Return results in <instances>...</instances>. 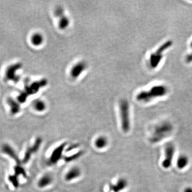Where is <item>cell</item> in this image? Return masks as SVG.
Wrapping results in <instances>:
<instances>
[{"mask_svg":"<svg viewBox=\"0 0 192 192\" xmlns=\"http://www.w3.org/2000/svg\"><path fill=\"white\" fill-rule=\"evenodd\" d=\"M174 127L169 122H162L155 126L150 134L149 141L152 144L160 143L172 134Z\"/></svg>","mask_w":192,"mask_h":192,"instance_id":"cell-1","label":"cell"},{"mask_svg":"<svg viewBox=\"0 0 192 192\" xmlns=\"http://www.w3.org/2000/svg\"><path fill=\"white\" fill-rule=\"evenodd\" d=\"M168 88L164 85H154L149 90L142 91L136 96V99L143 103L150 102L154 99L160 98L168 93Z\"/></svg>","mask_w":192,"mask_h":192,"instance_id":"cell-2","label":"cell"},{"mask_svg":"<svg viewBox=\"0 0 192 192\" xmlns=\"http://www.w3.org/2000/svg\"><path fill=\"white\" fill-rule=\"evenodd\" d=\"M119 113L121 129L123 132L128 133L131 128L130 107L127 100L122 99L119 103Z\"/></svg>","mask_w":192,"mask_h":192,"instance_id":"cell-3","label":"cell"},{"mask_svg":"<svg viewBox=\"0 0 192 192\" xmlns=\"http://www.w3.org/2000/svg\"><path fill=\"white\" fill-rule=\"evenodd\" d=\"M172 45V42L171 41H167L159 46L154 53L150 54L149 58V63L151 68L155 69L159 65V63L163 59V53L170 48Z\"/></svg>","mask_w":192,"mask_h":192,"instance_id":"cell-4","label":"cell"},{"mask_svg":"<svg viewBox=\"0 0 192 192\" xmlns=\"http://www.w3.org/2000/svg\"><path fill=\"white\" fill-rule=\"evenodd\" d=\"M176 146L172 143H168L164 147V157L162 161L161 165L164 169H169L172 167L174 163L175 154Z\"/></svg>","mask_w":192,"mask_h":192,"instance_id":"cell-5","label":"cell"},{"mask_svg":"<svg viewBox=\"0 0 192 192\" xmlns=\"http://www.w3.org/2000/svg\"><path fill=\"white\" fill-rule=\"evenodd\" d=\"M67 144V143H63L53 149L48 161V164L49 165H55L62 159Z\"/></svg>","mask_w":192,"mask_h":192,"instance_id":"cell-6","label":"cell"},{"mask_svg":"<svg viewBox=\"0 0 192 192\" xmlns=\"http://www.w3.org/2000/svg\"><path fill=\"white\" fill-rule=\"evenodd\" d=\"M54 15L58 18V26L61 29H65L70 24L69 18L65 14L64 10L62 7H57L54 10Z\"/></svg>","mask_w":192,"mask_h":192,"instance_id":"cell-7","label":"cell"},{"mask_svg":"<svg viewBox=\"0 0 192 192\" xmlns=\"http://www.w3.org/2000/svg\"><path fill=\"white\" fill-rule=\"evenodd\" d=\"M42 143V138L41 137L36 138L34 143L33 144L32 146L28 147L26 150L24 158L22 160V163H27V162H28L32 156L39 150Z\"/></svg>","mask_w":192,"mask_h":192,"instance_id":"cell-8","label":"cell"},{"mask_svg":"<svg viewBox=\"0 0 192 192\" xmlns=\"http://www.w3.org/2000/svg\"><path fill=\"white\" fill-rule=\"evenodd\" d=\"M128 186V181L125 178L121 177L116 182L109 185V190L111 192H121Z\"/></svg>","mask_w":192,"mask_h":192,"instance_id":"cell-9","label":"cell"},{"mask_svg":"<svg viewBox=\"0 0 192 192\" xmlns=\"http://www.w3.org/2000/svg\"><path fill=\"white\" fill-rule=\"evenodd\" d=\"M2 152L7 155L16 162V165H22V161L17 154L15 149L8 144H4L1 147Z\"/></svg>","mask_w":192,"mask_h":192,"instance_id":"cell-10","label":"cell"},{"mask_svg":"<svg viewBox=\"0 0 192 192\" xmlns=\"http://www.w3.org/2000/svg\"><path fill=\"white\" fill-rule=\"evenodd\" d=\"M87 67V64L85 63V62L83 61L78 62L72 68L70 72L71 76L73 78H78V76H80V75L85 71Z\"/></svg>","mask_w":192,"mask_h":192,"instance_id":"cell-11","label":"cell"},{"mask_svg":"<svg viewBox=\"0 0 192 192\" xmlns=\"http://www.w3.org/2000/svg\"><path fill=\"white\" fill-rule=\"evenodd\" d=\"M81 170L78 167H72L66 172L65 176V180L67 182H70L78 178L81 176Z\"/></svg>","mask_w":192,"mask_h":192,"instance_id":"cell-12","label":"cell"},{"mask_svg":"<svg viewBox=\"0 0 192 192\" xmlns=\"http://www.w3.org/2000/svg\"><path fill=\"white\" fill-rule=\"evenodd\" d=\"M189 164V156L184 154H180L176 159V165L179 170H183L187 168Z\"/></svg>","mask_w":192,"mask_h":192,"instance_id":"cell-13","label":"cell"},{"mask_svg":"<svg viewBox=\"0 0 192 192\" xmlns=\"http://www.w3.org/2000/svg\"><path fill=\"white\" fill-rule=\"evenodd\" d=\"M53 181V176L49 174H46L40 178L38 182V186L40 189H44L51 185Z\"/></svg>","mask_w":192,"mask_h":192,"instance_id":"cell-14","label":"cell"},{"mask_svg":"<svg viewBox=\"0 0 192 192\" xmlns=\"http://www.w3.org/2000/svg\"><path fill=\"white\" fill-rule=\"evenodd\" d=\"M30 41L32 45L35 47H40L43 43L44 37L41 33L36 32L32 35Z\"/></svg>","mask_w":192,"mask_h":192,"instance_id":"cell-15","label":"cell"},{"mask_svg":"<svg viewBox=\"0 0 192 192\" xmlns=\"http://www.w3.org/2000/svg\"><path fill=\"white\" fill-rule=\"evenodd\" d=\"M109 140L104 136H100L94 140V146L98 149H102L107 147Z\"/></svg>","mask_w":192,"mask_h":192,"instance_id":"cell-16","label":"cell"},{"mask_svg":"<svg viewBox=\"0 0 192 192\" xmlns=\"http://www.w3.org/2000/svg\"><path fill=\"white\" fill-rule=\"evenodd\" d=\"M32 106L35 111L38 112H43L47 109L45 102L41 99H36L32 103Z\"/></svg>","mask_w":192,"mask_h":192,"instance_id":"cell-17","label":"cell"},{"mask_svg":"<svg viewBox=\"0 0 192 192\" xmlns=\"http://www.w3.org/2000/svg\"><path fill=\"white\" fill-rule=\"evenodd\" d=\"M83 151H78L76 153H74V154H72L68 156H66L63 157V159L65 162L66 163H70L71 162L74 161L75 160L78 159L80 157L82 156V155L83 154Z\"/></svg>","mask_w":192,"mask_h":192,"instance_id":"cell-18","label":"cell"},{"mask_svg":"<svg viewBox=\"0 0 192 192\" xmlns=\"http://www.w3.org/2000/svg\"><path fill=\"white\" fill-rule=\"evenodd\" d=\"M15 176L19 177L20 176H23L24 178L27 177V174L25 169L22 165H16L14 168V174Z\"/></svg>","mask_w":192,"mask_h":192,"instance_id":"cell-19","label":"cell"},{"mask_svg":"<svg viewBox=\"0 0 192 192\" xmlns=\"http://www.w3.org/2000/svg\"><path fill=\"white\" fill-rule=\"evenodd\" d=\"M8 180L16 189H17L19 187V177L17 176H15V174L10 175L8 177Z\"/></svg>","mask_w":192,"mask_h":192,"instance_id":"cell-20","label":"cell"},{"mask_svg":"<svg viewBox=\"0 0 192 192\" xmlns=\"http://www.w3.org/2000/svg\"><path fill=\"white\" fill-rule=\"evenodd\" d=\"M190 47L192 50V42H190ZM186 61L187 63H192V52H191L190 53H189V54H187V55L186 56Z\"/></svg>","mask_w":192,"mask_h":192,"instance_id":"cell-21","label":"cell"},{"mask_svg":"<svg viewBox=\"0 0 192 192\" xmlns=\"http://www.w3.org/2000/svg\"><path fill=\"white\" fill-rule=\"evenodd\" d=\"M78 144H73V145H71V146H69V147H68L66 149V152H69L72 150L74 149H78Z\"/></svg>","mask_w":192,"mask_h":192,"instance_id":"cell-22","label":"cell"},{"mask_svg":"<svg viewBox=\"0 0 192 192\" xmlns=\"http://www.w3.org/2000/svg\"><path fill=\"white\" fill-rule=\"evenodd\" d=\"M183 192H192V187L187 186L184 189Z\"/></svg>","mask_w":192,"mask_h":192,"instance_id":"cell-23","label":"cell"}]
</instances>
